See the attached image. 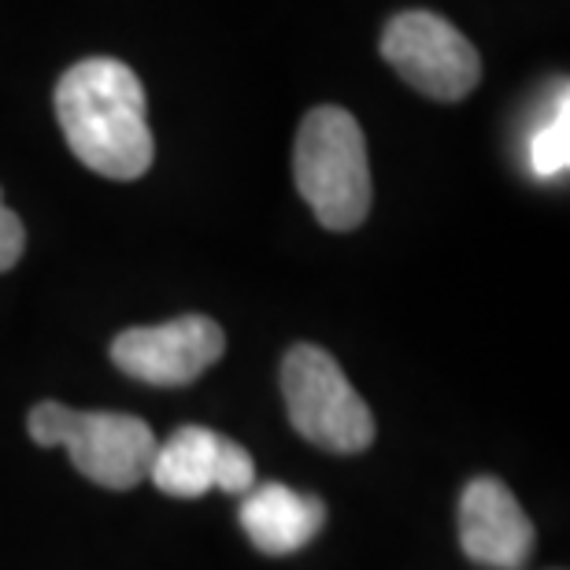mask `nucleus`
Masks as SVG:
<instances>
[{
  "instance_id": "10",
  "label": "nucleus",
  "mask_w": 570,
  "mask_h": 570,
  "mask_svg": "<svg viewBox=\"0 0 570 570\" xmlns=\"http://www.w3.org/2000/svg\"><path fill=\"white\" fill-rule=\"evenodd\" d=\"M570 164V119H567V94H560V108L544 127L530 138V167L538 178L563 175Z\"/></svg>"
},
{
  "instance_id": "9",
  "label": "nucleus",
  "mask_w": 570,
  "mask_h": 570,
  "mask_svg": "<svg viewBox=\"0 0 570 570\" xmlns=\"http://www.w3.org/2000/svg\"><path fill=\"white\" fill-rule=\"evenodd\" d=\"M326 527V504L296 493L282 482L253 485L242 500V530L264 556H289L318 538Z\"/></svg>"
},
{
  "instance_id": "1",
  "label": "nucleus",
  "mask_w": 570,
  "mask_h": 570,
  "mask_svg": "<svg viewBox=\"0 0 570 570\" xmlns=\"http://www.w3.org/2000/svg\"><path fill=\"white\" fill-rule=\"evenodd\" d=\"M56 116L78 164L111 181H134L153 167L145 86L111 56L75 63L56 86Z\"/></svg>"
},
{
  "instance_id": "2",
  "label": "nucleus",
  "mask_w": 570,
  "mask_h": 570,
  "mask_svg": "<svg viewBox=\"0 0 570 570\" xmlns=\"http://www.w3.org/2000/svg\"><path fill=\"white\" fill-rule=\"evenodd\" d=\"M293 178L307 208L326 230L348 234L371 212L367 138L352 111L323 105L312 108L296 130Z\"/></svg>"
},
{
  "instance_id": "4",
  "label": "nucleus",
  "mask_w": 570,
  "mask_h": 570,
  "mask_svg": "<svg viewBox=\"0 0 570 570\" xmlns=\"http://www.w3.org/2000/svg\"><path fill=\"white\" fill-rule=\"evenodd\" d=\"M282 396L293 430L315 449L360 455L374 441V415L341 363L318 345H293L282 360Z\"/></svg>"
},
{
  "instance_id": "6",
  "label": "nucleus",
  "mask_w": 570,
  "mask_h": 570,
  "mask_svg": "<svg viewBox=\"0 0 570 570\" xmlns=\"http://www.w3.org/2000/svg\"><path fill=\"white\" fill-rule=\"evenodd\" d=\"M226 352L223 326L208 315H181L159 326H130L111 341V363L156 390H181Z\"/></svg>"
},
{
  "instance_id": "5",
  "label": "nucleus",
  "mask_w": 570,
  "mask_h": 570,
  "mask_svg": "<svg viewBox=\"0 0 570 570\" xmlns=\"http://www.w3.org/2000/svg\"><path fill=\"white\" fill-rule=\"evenodd\" d=\"M382 56L407 86L430 100H463L482 82V56L438 11H401L382 33Z\"/></svg>"
},
{
  "instance_id": "7",
  "label": "nucleus",
  "mask_w": 570,
  "mask_h": 570,
  "mask_svg": "<svg viewBox=\"0 0 570 570\" xmlns=\"http://www.w3.org/2000/svg\"><path fill=\"white\" fill-rule=\"evenodd\" d=\"M148 482L159 493L193 500L212 489L230 497H245L256 485V463L245 444L230 441L226 433L208 426H181L164 444H156Z\"/></svg>"
},
{
  "instance_id": "11",
  "label": "nucleus",
  "mask_w": 570,
  "mask_h": 570,
  "mask_svg": "<svg viewBox=\"0 0 570 570\" xmlns=\"http://www.w3.org/2000/svg\"><path fill=\"white\" fill-rule=\"evenodd\" d=\"M22 248H27V230H22V219L11 208L0 204V275L19 264Z\"/></svg>"
},
{
  "instance_id": "3",
  "label": "nucleus",
  "mask_w": 570,
  "mask_h": 570,
  "mask_svg": "<svg viewBox=\"0 0 570 570\" xmlns=\"http://www.w3.org/2000/svg\"><path fill=\"white\" fill-rule=\"evenodd\" d=\"M30 438L41 449L63 444L71 463L89 482L127 493L148 478L156 455V433L138 415L122 412H75L67 404L41 401L27 419Z\"/></svg>"
},
{
  "instance_id": "12",
  "label": "nucleus",
  "mask_w": 570,
  "mask_h": 570,
  "mask_svg": "<svg viewBox=\"0 0 570 570\" xmlns=\"http://www.w3.org/2000/svg\"><path fill=\"white\" fill-rule=\"evenodd\" d=\"M0 204H4V200H0Z\"/></svg>"
},
{
  "instance_id": "8",
  "label": "nucleus",
  "mask_w": 570,
  "mask_h": 570,
  "mask_svg": "<svg viewBox=\"0 0 570 570\" xmlns=\"http://www.w3.org/2000/svg\"><path fill=\"white\" fill-rule=\"evenodd\" d=\"M530 515L500 478H474L460 497V549L489 570H522L533 556Z\"/></svg>"
}]
</instances>
